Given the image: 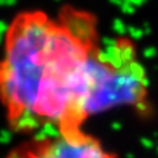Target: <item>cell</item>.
<instances>
[{"label":"cell","mask_w":158,"mask_h":158,"mask_svg":"<svg viewBox=\"0 0 158 158\" xmlns=\"http://www.w3.org/2000/svg\"><path fill=\"white\" fill-rule=\"evenodd\" d=\"M102 41L96 16L86 9L15 15L0 50V107L9 129L25 137L83 128L90 118L92 58Z\"/></svg>","instance_id":"obj_1"},{"label":"cell","mask_w":158,"mask_h":158,"mask_svg":"<svg viewBox=\"0 0 158 158\" xmlns=\"http://www.w3.org/2000/svg\"><path fill=\"white\" fill-rule=\"evenodd\" d=\"M115 108H129L142 117L153 112L149 74L136 41L128 36L102 41L91 65L88 115Z\"/></svg>","instance_id":"obj_2"},{"label":"cell","mask_w":158,"mask_h":158,"mask_svg":"<svg viewBox=\"0 0 158 158\" xmlns=\"http://www.w3.org/2000/svg\"><path fill=\"white\" fill-rule=\"evenodd\" d=\"M4 158H118L83 128L44 131L25 136Z\"/></svg>","instance_id":"obj_3"}]
</instances>
